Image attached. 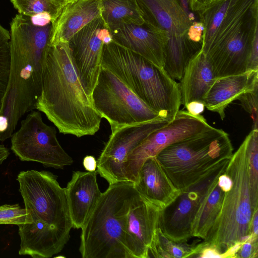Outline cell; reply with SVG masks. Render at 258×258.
<instances>
[{
  "label": "cell",
  "mask_w": 258,
  "mask_h": 258,
  "mask_svg": "<svg viewBox=\"0 0 258 258\" xmlns=\"http://www.w3.org/2000/svg\"><path fill=\"white\" fill-rule=\"evenodd\" d=\"M233 151L229 135L212 126L167 146L156 157L174 186L181 190L230 159Z\"/></svg>",
  "instance_id": "cell-7"
},
{
  "label": "cell",
  "mask_w": 258,
  "mask_h": 258,
  "mask_svg": "<svg viewBox=\"0 0 258 258\" xmlns=\"http://www.w3.org/2000/svg\"><path fill=\"white\" fill-rule=\"evenodd\" d=\"M205 107L204 102L198 101L190 102L185 107L189 113L194 115H201L204 110Z\"/></svg>",
  "instance_id": "cell-37"
},
{
  "label": "cell",
  "mask_w": 258,
  "mask_h": 258,
  "mask_svg": "<svg viewBox=\"0 0 258 258\" xmlns=\"http://www.w3.org/2000/svg\"><path fill=\"white\" fill-rule=\"evenodd\" d=\"M230 159L214 167L195 183L181 190L177 198L161 210L157 227L167 238L182 242L192 237L191 226L200 204L212 184L225 171Z\"/></svg>",
  "instance_id": "cell-13"
},
{
  "label": "cell",
  "mask_w": 258,
  "mask_h": 258,
  "mask_svg": "<svg viewBox=\"0 0 258 258\" xmlns=\"http://www.w3.org/2000/svg\"><path fill=\"white\" fill-rule=\"evenodd\" d=\"M91 98L97 111L108 122L111 132L121 126L160 116L118 77L102 68Z\"/></svg>",
  "instance_id": "cell-9"
},
{
  "label": "cell",
  "mask_w": 258,
  "mask_h": 258,
  "mask_svg": "<svg viewBox=\"0 0 258 258\" xmlns=\"http://www.w3.org/2000/svg\"><path fill=\"white\" fill-rule=\"evenodd\" d=\"M11 149L21 161L39 162L45 167L62 169L74 162L59 144L55 128L45 124L37 111L21 121L11 137Z\"/></svg>",
  "instance_id": "cell-10"
},
{
  "label": "cell",
  "mask_w": 258,
  "mask_h": 258,
  "mask_svg": "<svg viewBox=\"0 0 258 258\" xmlns=\"http://www.w3.org/2000/svg\"><path fill=\"white\" fill-rule=\"evenodd\" d=\"M101 17L109 28L123 23L142 24L137 0H101Z\"/></svg>",
  "instance_id": "cell-25"
},
{
  "label": "cell",
  "mask_w": 258,
  "mask_h": 258,
  "mask_svg": "<svg viewBox=\"0 0 258 258\" xmlns=\"http://www.w3.org/2000/svg\"><path fill=\"white\" fill-rule=\"evenodd\" d=\"M245 139L251 202L256 210L258 209V130H252Z\"/></svg>",
  "instance_id": "cell-28"
},
{
  "label": "cell",
  "mask_w": 258,
  "mask_h": 258,
  "mask_svg": "<svg viewBox=\"0 0 258 258\" xmlns=\"http://www.w3.org/2000/svg\"><path fill=\"white\" fill-rule=\"evenodd\" d=\"M27 211L18 204L0 206V224H13L18 226L25 222Z\"/></svg>",
  "instance_id": "cell-31"
},
{
  "label": "cell",
  "mask_w": 258,
  "mask_h": 258,
  "mask_svg": "<svg viewBox=\"0 0 258 258\" xmlns=\"http://www.w3.org/2000/svg\"><path fill=\"white\" fill-rule=\"evenodd\" d=\"M102 68L114 74L160 116L172 119L179 110V84L163 68L113 41L104 46Z\"/></svg>",
  "instance_id": "cell-4"
},
{
  "label": "cell",
  "mask_w": 258,
  "mask_h": 258,
  "mask_svg": "<svg viewBox=\"0 0 258 258\" xmlns=\"http://www.w3.org/2000/svg\"><path fill=\"white\" fill-rule=\"evenodd\" d=\"M19 190L27 211L25 222L18 233L24 241L44 243L73 228L66 188L57 176L48 171H22L17 175Z\"/></svg>",
  "instance_id": "cell-2"
},
{
  "label": "cell",
  "mask_w": 258,
  "mask_h": 258,
  "mask_svg": "<svg viewBox=\"0 0 258 258\" xmlns=\"http://www.w3.org/2000/svg\"><path fill=\"white\" fill-rule=\"evenodd\" d=\"M256 0H219L198 12L203 27L201 50L206 55L212 45L249 10Z\"/></svg>",
  "instance_id": "cell-18"
},
{
  "label": "cell",
  "mask_w": 258,
  "mask_h": 258,
  "mask_svg": "<svg viewBox=\"0 0 258 258\" xmlns=\"http://www.w3.org/2000/svg\"><path fill=\"white\" fill-rule=\"evenodd\" d=\"M258 86V71L217 78L205 95L203 102L210 111L217 113L221 119L229 104L242 93Z\"/></svg>",
  "instance_id": "cell-22"
},
{
  "label": "cell",
  "mask_w": 258,
  "mask_h": 258,
  "mask_svg": "<svg viewBox=\"0 0 258 258\" xmlns=\"http://www.w3.org/2000/svg\"><path fill=\"white\" fill-rule=\"evenodd\" d=\"M257 254L258 237L250 234L249 239L241 244L235 257L257 258Z\"/></svg>",
  "instance_id": "cell-33"
},
{
  "label": "cell",
  "mask_w": 258,
  "mask_h": 258,
  "mask_svg": "<svg viewBox=\"0 0 258 258\" xmlns=\"http://www.w3.org/2000/svg\"><path fill=\"white\" fill-rule=\"evenodd\" d=\"M9 155V150L4 145L0 144V165L8 158Z\"/></svg>",
  "instance_id": "cell-39"
},
{
  "label": "cell",
  "mask_w": 258,
  "mask_h": 258,
  "mask_svg": "<svg viewBox=\"0 0 258 258\" xmlns=\"http://www.w3.org/2000/svg\"><path fill=\"white\" fill-rule=\"evenodd\" d=\"M9 80L0 113V141L11 138L21 117L18 90Z\"/></svg>",
  "instance_id": "cell-26"
},
{
  "label": "cell",
  "mask_w": 258,
  "mask_h": 258,
  "mask_svg": "<svg viewBox=\"0 0 258 258\" xmlns=\"http://www.w3.org/2000/svg\"><path fill=\"white\" fill-rule=\"evenodd\" d=\"M146 24L166 36L164 69L171 76H181L202 44L188 36L194 23L181 0H137Z\"/></svg>",
  "instance_id": "cell-8"
},
{
  "label": "cell",
  "mask_w": 258,
  "mask_h": 258,
  "mask_svg": "<svg viewBox=\"0 0 258 258\" xmlns=\"http://www.w3.org/2000/svg\"><path fill=\"white\" fill-rule=\"evenodd\" d=\"M35 109L63 134L80 138L100 129L102 118L81 81L68 42L50 46Z\"/></svg>",
  "instance_id": "cell-1"
},
{
  "label": "cell",
  "mask_w": 258,
  "mask_h": 258,
  "mask_svg": "<svg viewBox=\"0 0 258 258\" xmlns=\"http://www.w3.org/2000/svg\"><path fill=\"white\" fill-rule=\"evenodd\" d=\"M188 1V0H187V2Z\"/></svg>",
  "instance_id": "cell-41"
},
{
  "label": "cell",
  "mask_w": 258,
  "mask_h": 258,
  "mask_svg": "<svg viewBox=\"0 0 258 258\" xmlns=\"http://www.w3.org/2000/svg\"><path fill=\"white\" fill-rule=\"evenodd\" d=\"M237 100L252 119V130H258V86L242 93Z\"/></svg>",
  "instance_id": "cell-32"
},
{
  "label": "cell",
  "mask_w": 258,
  "mask_h": 258,
  "mask_svg": "<svg viewBox=\"0 0 258 258\" xmlns=\"http://www.w3.org/2000/svg\"><path fill=\"white\" fill-rule=\"evenodd\" d=\"M212 127L202 115H194L187 110H179L173 119L152 133L127 156L124 165L126 180L133 183L136 181L139 171L147 158L156 156L172 144Z\"/></svg>",
  "instance_id": "cell-12"
},
{
  "label": "cell",
  "mask_w": 258,
  "mask_h": 258,
  "mask_svg": "<svg viewBox=\"0 0 258 258\" xmlns=\"http://www.w3.org/2000/svg\"><path fill=\"white\" fill-rule=\"evenodd\" d=\"M231 184V179L225 171L215 180L201 203L192 223V237L205 239L220 212L224 195Z\"/></svg>",
  "instance_id": "cell-24"
},
{
  "label": "cell",
  "mask_w": 258,
  "mask_h": 258,
  "mask_svg": "<svg viewBox=\"0 0 258 258\" xmlns=\"http://www.w3.org/2000/svg\"><path fill=\"white\" fill-rule=\"evenodd\" d=\"M11 70L10 33L0 24V113Z\"/></svg>",
  "instance_id": "cell-30"
},
{
  "label": "cell",
  "mask_w": 258,
  "mask_h": 258,
  "mask_svg": "<svg viewBox=\"0 0 258 258\" xmlns=\"http://www.w3.org/2000/svg\"><path fill=\"white\" fill-rule=\"evenodd\" d=\"M171 120L164 117L117 128L112 132L97 161V171L109 184L127 181L124 162L127 156L152 133Z\"/></svg>",
  "instance_id": "cell-14"
},
{
  "label": "cell",
  "mask_w": 258,
  "mask_h": 258,
  "mask_svg": "<svg viewBox=\"0 0 258 258\" xmlns=\"http://www.w3.org/2000/svg\"><path fill=\"white\" fill-rule=\"evenodd\" d=\"M258 32V0L206 55L217 78L242 74L246 65L253 39Z\"/></svg>",
  "instance_id": "cell-11"
},
{
  "label": "cell",
  "mask_w": 258,
  "mask_h": 258,
  "mask_svg": "<svg viewBox=\"0 0 258 258\" xmlns=\"http://www.w3.org/2000/svg\"><path fill=\"white\" fill-rule=\"evenodd\" d=\"M197 243L176 242L167 238L157 227L148 250V257L185 258L194 253Z\"/></svg>",
  "instance_id": "cell-27"
},
{
  "label": "cell",
  "mask_w": 258,
  "mask_h": 258,
  "mask_svg": "<svg viewBox=\"0 0 258 258\" xmlns=\"http://www.w3.org/2000/svg\"><path fill=\"white\" fill-rule=\"evenodd\" d=\"M112 41L111 31L100 16L78 31L68 42L76 70L91 98L102 68L104 46Z\"/></svg>",
  "instance_id": "cell-15"
},
{
  "label": "cell",
  "mask_w": 258,
  "mask_h": 258,
  "mask_svg": "<svg viewBox=\"0 0 258 258\" xmlns=\"http://www.w3.org/2000/svg\"><path fill=\"white\" fill-rule=\"evenodd\" d=\"M75 1V0H65L66 2L67 3H69V2H72V1Z\"/></svg>",
  "instance_id": "cell-40"
},
{
  "label": "cell",
  "mask_w": 258,
  "mask_h": 258,
  "mask_svg": "<svg viewBox=\"0 0 258 258\" xmlns=\"http://www.w3.org/2000/svg\"><path fill=\"white\" fill-rule=\"evenodd\" d=\"M143 196L130 181L109 184L82 227L83 258H131L124 236L128 213Z\"/></svg>",
  "instance_id": "cell-3"
},
{
  "label": "cell",
  "mask_w": 258,
  "mask_h": 258,
  "mask_svg": "<svg viewBox=\"0 0 258 258\" xmlns=\"http://www.w3.org/2000/svg\"><path fill=\"white\" fill-rule=\"evenodd\" d=\"M161 209L143 197L130 210L124 242L131 258H148Z\"/></svg>",
  "instance_id": "cell-16"
},
{
  "label": "cell",
  "mask_w": 258,
  "mask_h": 258,
  "mask_svg": "<svg viewBox=\"0 0 258 258\" xmlns=\"http://www.w3.org/2000/svg\"><path fill=\"white\" fill-rule=\"evenodd\" d=\"M112 41L163 68L165 34L145 22L140 25L123 23L109 28Z\"/></svg>",
  "instance_id": "cell-17"
},
{
  "label": "cell",
  "mask_w": 258,
  "mask_h": 258,
  "mask_svg": "<svg viewBox=\"0 0 258 258\" xmlns=\"http://www.w3.org/2000/svg\"><path fill=\"white\" fill-rule=\"evenodd\" d=\"M19 14L31 17L46 12L50 14L53 24L67 4L65 0H11Z\"/></svg>",
  "instance_id": "cell-29"
},
{
  "label": "cell",
  "mask_w": 258,
  "mask_h": 258,
  "mask_svg": "<svg viewBox=\"0 0 258 258\" xmlns=\"http://www.w3.org/2000/svg\"><path fill=\"white\" fill-rule=\"evenodd\" d=\"M219 0H188L189 8L193 12H199L210 7Z\"/></svg>",
  "instance_id": "cell-35"
},
{
  "label": "cell",
  "mask_w": 258,
  "mask_h": 258,
  "mask_svg": "<svg viewBox=\"0 0 258 258\" xmlns=\"http://www.w3.org/2000/svg\"><path fill=\"white\" fill-rule=\"evenodd\" d=\"M98 173L97 170L75 171L65 188L73 228H82L100 198Z\"/></svg>",
  "instance_id": "cell-19"
},
{
  "label": "cell",
  "mask_w": 258,
  "mask_h": 258,
  "mask_svg": "<svg viewBox=\"0 0 258 258\" xmlns=\"http://www.w3.org/2000/svg\"><path fill=\"white\" fill-rule=\"evenodd\" d=\"M134 186L141 196L161 210L170 205L180 192L169 179L156 156L144 161Z\"/></svg>",
  "instance_id": "cell-20"
},
{
  "label": "cell",
  "mask_w": 258,
  "mask_h": 258,
  "mask_svg": "<svg viewBox=\"0 0 258 258\" xmlns=\"http://www.w3.org/2000/svg\"><path fill=\"white\" fill-rule=\"evenodd\" d=\"M217 77L207 56L201 49L188 61L179 84L181 103L202 101Z\"/></svg>",
  "instance_id": "cell-23"
},
{
  "label": "cell",
  "mask_w": 258,
  "mask_h": 258,
  "mask_svg": "<svg viewBox=\"0 0 258 258\" xmlns=\"http://www.w3.org/2000/svg\"><path fill=\"white\" fill-rule=\"evenodd\" d=\"M10 80L18 90L21 117L35 109L50 48L52 23L34 25L30 17L17 14L10 24Z\"/></svg>",
  "instance_id": "cell-6"
},
{
  "label": "cell",
  "mask_w": 258,
  "mask_h": 258,
  "mask_svg": "<svg viewBox=\"0 0 258 258\" xmlns=\"http://www.w3.org/2000/svg\"><path fill=\"white\" fill-rule=\"evenodd\" d=\"M101 11V0H75L67 3L52 24L50 46L68 42L78 31L100 16Z\"/></svg>",
  "instance_id": "cell-21"
},
{
  "label": "cell",
  "mask_w": 258,
  "mask_h": 258,
  "mask_svg": "<svg viewBox=\"0 0 258 258\" xmlns=\"http://www.w3.org/2000/svg\"><path fill=\"white\" fill-rule=\"evenodd\" d=\"M30 17L32 23L37 26H44L52 22L51 16L46 12L39 13Z\"/></svg>",
  "instance_id": "cell-36"
},
{
  "label": "cell",
  "mask_w": 258,
  "mask_h": 258,
  "mask_svg": "<svg viewBox=\"0 0 258 258\" xmlns=\"http://www.w3.org/2000/svg\"><path fill=\"white\" fill-rule=\"evenodd\" d=\"M258 71V32L253 39L247 62L246 71Z\"/></svg>",
  "instance_id": "cell-34"
},
{
  "label": "cell",
  "mask_w": 258,
  "mask_h": 258,
  "mask_svg": "<svg viewBox=\"0 0 258 258\" xmlns=\"http://www.w3.org/2000/svg\"><path fill=\"white\" fill-rule=\"evenodd\" d=\"M225 172L231 179V186L203 242L215 247L222 257H235L241 244L250 237L252 217L258 210L251 202L245 139L233 153Z\"/></svg>",
  "instance_id": "cell-5"
},
{
  "label": "cell",
  "mask_w": 258,
  "mask_h": 258,
  "mask_svg": "<svg viewBox=\"0 0 258 258\" xmlns=\"http://www.w3.org/2000/svg\"><path fill=\"white\" fill-rule=\"evenodd\" d=\"M83 164L87 171H94L97 168V163L92 156H86L83 159Z\"/></svg>",
  "instance_id": "cell-38"
}]
</instances>
